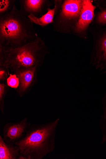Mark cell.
<instances>
[{
  "label": "cell",
  "instance_id": "obj_1",
  "mask_svg": "<svg viewBox=\"0 0 106 159\" xmlns=\"http://www.w3.org/2000/svg\"><path fill=\"white\" fill-rule=\"evenodd\" d=\"M59 121L57 118L44 124H30L23 137L14 144L20 150L19 159H42L53 152Z\"/></svg>",
  "mask_w": 106,
  "mask_h": 159
},
{
  "label": "cell",
  "instance_id": "obj_2",
  "mask_svg": "<svg viewBox=\"0 0 106 159\" xmlns=\"http://www.w3.org/2000/svg\"><path fill=\"white\" fill-rule=\"evenodd\" d=\"M34 24L15 5L10 12L0 16V46L16 48L39 39Z\"/></svg>",
  "mask_w": 106,
  "mask_h": 159
},
{
  "label": "cell",
  "instance_id": "obj_3",
  "mask_svg": "<svg viewBox=\"0 0 106 159\" xmlns=\"http://www.w3.org/2000/svg\"><path fill=\"white\" fill-rule=\"evenodd\" d=\"M49 53L47 46L41 37L20 47L0 46V66L7 68L13 74L21 70L39 68Z\"/></svg>",
  "mask_w": 106,
  "mask_h": 159
},
{
  "label": "cell",
  "instance_id": "obj_4",
  "mask_svg": "<svg viewBox=\"0 0 106 159\" xmlns=\"http://www.w3.org/2000/svg\"><path fill=\"white\" fill-rule=\"evenodd\" d=\"M82 2L81 0L63 1L61 10L53 23L54 31L61 33L72 34L80 16Z\"/></svg>",
  "mask_w": 106,
  "mask_h": 159
},
{
  "label": "cell",
  "instance_id": "obj_5",
  "mask_svg": "<svg viewBox=\"0 0 106 159\" xmlns=\"http://www.w3.org/2000/svg\"><path fill=\"white\" fill-rule=\"evenodd\" d=\"M93 36V46L90 64L100 71L106 70V27L96 25L89 28Z\"/></svg>",
  "mask_w": 106,
  "mask_h": 159
},
{
  "label": "cell",
  "instance_id": "obj_6",
  "mask_svg": "<svg viewBox=\"0 0 106 159\" xmlns=\"http://www.w3.org/2000/svg\"><path fill=\"white\" fill-rule=\"evenodd\" d=\"M96 8V6L94 5L93 1L82 0L80 16L73 29L72 34L81 37L86 38L89 25L94 21L95 17V10Z\"/></svg>",
  "mask_w": 106,
  "mask_h": 159
},
{
  "label": "cell",
  "instance_id": "obj_7",
  "mask_svg": "<svg viewBox=\"0 0 106 159\" xmlns=\"http://www.w3.org/2000/svg\"><path fill=\"white\" fill-rule=\"evenodd\" d=\"M31 124L28 122L27 118L18 122L6 124L3 129L4 140L7 143L15 144L23 137Z\"/></svg>",
  "mask_w": 106,
  "mask_h": 159
},
{
  "label": "cell",
  "instance_id": "obj_8",
  "mask_svg": "<svg viewBox=\"0 0 106 159\" xmlns=\"http://www.w3.org/2000/svg\"><path fill=\"white\" fill-rule=\"evenodd\" d=\"M39 68L34 67L15 72L19 79L20 84L17 92L21 97L31 91L34 85Z\"/></svg>",
  "mask_w": 106,
  "mask_h": 159
},
{
  "label": "cell",
  "instance_id": "obj_9",
  "mask_svg": "<svg viewBox=\"0 0 106 159\" xmlns=\"http://www.w3.org/2000/svg\"><path fill=\"white\" fill-rule=\"evenodd\" d=\"M19 2L20 9L27 16L33 14L38 17H41L52 5L49 0H20Z\"/></svg>",
  "mask_w": 106,
  "mask_h": 159
},
{
  "label": "cell",
  "instance_id": "obj_10",
  "mask_svg": "<svg viewBox=\"0 0 106 159\" xmlns=\"http://www.w3.org/2000/svg\"><path fill=\"white\" fill-rule=\"evenodd\" d=\"M54 2V7L53 9L49 8L47 12L40 17H37L33 14H30L27 17L33 23L42 27L46 26L53 23L54 19L57 14L61 10L63 1L55 0Z\"/></svg>",
  "mask_w": 106,
  "mask_h": 159
},
{
  "label": "cell",
  "instance_id": "obj_11",
  "mask_svg": "<svg viewBox=\"0 0 106 159\" xmlns=\"http://www.w3.org/2000/svg\"><path fill=\"white\" fill-rule=\"evenodd\" d=\"M20 156L18 147L6 143L0 135V159H19Z\"/></svg>",
  "mask_w": 106,
  "mask_h": 159
},
{
  "label": "cell",
  "instance_id": "obj_12",
  "mask_svg": "<svg viewBox=\"0 0 106 159\" xmlns=\"http://www.w3.org/2000/svg\"><path fill=\"white\" fill-rule=\"evenodd\" d=\"M99 11L94 20L95 25L103 27L106 25V7H99Z\"/></svg>",
  "mask_w": 106,
  "mask_h": 159
},
{
  "label": "cell",
  "instance_id": "obj_13",
  "mask_svg": "<svg viewBox=\"0 0 106 159\" xmlns=\"http://www.w3.org/2000/svg\"><path fill=\"white\" fill-rule=\"evenodd\" d=\"M16 1V0H1L0 16L10 12L15 5Z\"/></svg>",
  "mask_w": 106,
  "mask_h": 159
},
{
  "label": "cell",
  "instance_id": "obj_14",
  "mask_svg": "<svg viewBox=\"0 0 106 159\" xmlns=\"http://www.w3.org/2000/svg\"><path fill=\"white\" fill-rule=\"evenodd\" d=\"M7 86L4 83L0 84V109L3 114L5 107V97L8 91Z\"/></svg>",
  "mask_w": 106,
  "mask_h": 159
},
{
  "label": "cell",
  "instance_id": "obj_15",
  "mask_svg": "<svg viewBox=\"0 0 106 159\" xmlns=\"http://www.w3.org/2000/svg\"><path fill=\"white\" fill-rule=\"evenodd\" d=\"M99 125L102 136L101 143L104 144L106 143V115L104 117L101 116Z\"/></svg>",
  "mask_w": 106,
  "mask_h": 159
},
{
  "label": "cell",
  "instance_id": "obj_16",
  "mask_svg": "<svg viewBox=\"0 0 106 159\" xmlns=\"http://www.w3.org/2000/svg\"><path fill=\"white\" fill-rule=\"evenodd\" d=\"M7 85L12 88L17 89L20 84L19 78L16 74H10L7 80Z\"/></svg>",
  "mask_w": 106,
  "mask_h": 159
},
{
  "label": "cell",
  "instance_id": "obj_17",
  "mask_svg": "<svg viewBox=\"0 0 106 159\" xmlns=\"http://www.w3.org/2000/svg\"><path fill=\"white\" fill-rule=\"evenodd\" d=\"M9 71L7 68L3 66H0V80L1 81L7 80Z\"/></svg>",
  "mask_w": 106,
  "mask_h": 159
},
{
  "label": "cell",
  "instance_id": "obj_18",
  "mask_svg": "<svg viewBox=\"0 0 106 159\" xmlns=\"http://www.w3.org/2000/svg\"><path fill=\"white\" fill-rule=\"evenodd\" d=\"M102 104V114L101 117H104L106 115V91L101 100Z\"/></svg>",
  "mask_w": 106,
  "mask_h": 159
},
{
  "label": "cell",
  "instance_id": "obj_19",
  "mask_svg": "<svg viewBox=\"0 0 106 159\" xmlns=\"http://www.w3.org/2000/svg\"><path fill=\"white\" fill-rule=\"evenodd\" d=\"M101 75H104V74H106V70L102 72V73H101Z\"/></svg>",
  "mask_w": 106,
  "mask_h": 159
}]
</instances>
